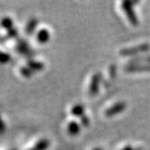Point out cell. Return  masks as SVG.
I'll return each mask as SVG.
<instances>
[{
  "label": "cell",
  "instance_id": "cell-11",
  "mask_svg": "<svg viewBox=\"0 0 150 150\" xmlns=\"http://www.w3.org/2000/svg\"><path fill=\"white\" fill-rule=\"evenodd\" d=\"M144 63H148L149 64H150V56H144V57H139L136 59H132L129 64L130 65L134 64H143Z\"/></svg>",
  "mask_w": 150,
  "mask_h": 150
},
{
  "label": "cell",
  "instance_id": "cell-4",
  "mask_svg": "<svg viewBox=\"0 0 150 150\" xmlns=\"http://www.w3.org/2000/svg\"><path fill=\"white\" fill-rule=\"evenodd\" d=\"M150 50V45L148 43H143L134 48H124L120 51V55L122 56H133L140 53H146Z\"/></svg>",
  "mask_w": 150,
  "mask_h": 150
},
{
  "label": "cell",
  "instance_id": "cell-3",
  "mask_svg": "<svg viewBox=\"0 0 150 150\" xmlns=\"http://www.w3.org/2000/svg\"><path fill=\"white\" fill-rule=\"evenodd\" d=\"M50 142L47 139H38L30 140L22 150H47L49 148Z\"/></svg>",
  "mask_w": 150,
  "mask_h": 150
},
{
  "label": "cell",
  "instance_id": "cell-13",
  "mask_svg": "<svg viewBox=\"0 0 150 150\" xmlns=\"http://www.w3.org/2000/svg\"><path fill=\"white\" fill-rule=\"evenodd\" d=\"M81 123H82V125H83V126H88V124H89V118H88L87 116L85 115H83V116H82L81 117Z\"/></svg>",
  "mask_w": 150,
  "mask_h": 150
},
{
  "label": "cell",
  "instance_id": "cell-1",
  "mask_svg": "<svg viewBox=\"0 0 150 150\" xmlns=\"http://www.w3.org/2000/svg\"><path fill=\"white\" fill-rule=\"evenodd\" d=\"M138 3H139L138 1H135V2H133V1H123L122 3V8H123V11L125 12L129 22L134 26H137L139 24V20H138V17L135 14L133 5H134L135 4H138Z\"/></svg>",
  "mask_w": 150,
  "mask_h": 150
},
{
  "label": "cell",
  "instance_id": "cell-15",
  "mask_svg": "<svg viewBox=\"0 0 150 150\" xmlns=\"http://www.w3.org/2000/svg\"><path fill=\"white\" fill-rule=\"evenodd\" d=\"M122 150H139V149H133L131 146H127V147L123 148Z\"/></svg>",
  "mask_w": 150,
  "mask_h": 150
},
{
  "label": "cell",
  "instance_id": "cell-2",
  "mask_svg": "<svg viewBox=\"0 0 150 150\" xmlns=\"http://www.w3.org/2000/svg\"><path fill=\"white\" fill-rule=\"evenodd\" d=\"M50 37H51V34L48 28L44 27L40 28V26H38L36 30L32 35L33 39H34V41L38 44L47 43L49 41Z\"/></svg>",
  "mask_w": 150,
  "mask_h": 150
},
{
  "label": "cell",
  "instance_id": "cell-16",
  "mask_svg": "<svg viewBox=\"0 0 150 150\" xmlns=\"http://www.w3.org/2000/svg\"><path fill=\"white\" fill-rule=\"evenodd\" d=\"M94 150H102L101 149H99V148H97V149H95Z\"/></svg>",
  "mask_w": 150,
  "mask_h": 150
},
{
  "label": "cell",
  "instance_id": "cell-5",
  "mask_svg": "<svg viewBox=\"0 0 150 150\" xmlns=\"http://www.w3.org/2000/svg\"><path fill=\"white\" fill-rule=\"evenodd\" d=\"M101 78H102V75L99 73H97L92 77L91 83L89 86V93L91 96H94L98 93V89H99V83L101 81Z\"/></svg>",
  "mask_w": 150,
  "mask_h": 150
},
{
  "label": "cell",
  "instance_id": "cell-8",
  "mask_svg": "<svg viewBox=\"0 0 150 150\" xmlns=\"http://www.w3.org/2000/svg\"><path fill=\"white\" fill-rule=\"evenodd\" d=\"M127 72H142V71H150V64H134L129 65L125 68Z\"/></svg>",
  "mask_w": 150,
  "mask_h": 150
},
{
  "label": "cell",
  "instance_id": "cell-10",
  "mask_svg": "<svg viewBox=\"0 0 150 150\" xmlns=\"http://www.w3.org/2000/svg\"><path fill=\"white\" fill-rule=\"evenodd\" d=\"M71 113L76 117H82L84 115V108L82 104H76L71 109Z\"/></svg>",
  "mask_w": 150,
  "mask_h": 150
},
{
  "label": "cell",
  "instance_id": "cell-7",
  "mask_svg": "<svg viewBox=\"0 0 150 150\" xmlns=\"http://www.w3.org/2000/svg\"><path fill=\"white\" fill-rule=\"evenodd\" d=\"M38 24H39V23H38L37 19H35V18L29 19L26 23V24L24 26V28H23L25 34H28V36L32 37L33 33H34V31L36 30V28L38 26Z\"/></svg>",
  "mask_w": 150,
  "mask_h": 150
},
{
  "label": "cell",
  "instance_id": "cell-9",
  "mask_svg": "<svg viewBox=\"0 0 150 150\" xmlns=\"http://www.w3.org/2000/svg\"><path fill=\"white\" fill-rule=\"evenodd\" d=\"M81 128L79 126V124L78 123H76L75 121L70 122L68 125V132L70 135H77L80 132Z\"/></svg>",
  "mask_w": 150,
  "mask_h": 150
},
{
  "label": "cell",
  "instance_id": "cell-12",
  "mask_svg": "<svg viewBox=\"0 0 150 150\" xmlns=\"http://www.w3.org/2000/svg\"><path fill=\"white\" fill-rule=\"evenodd\" d=\"M6 129V123L4 119L3 118L1 112H0V134H2Z\"/></svg>",
  "mask_w": 150,
  "mask_h": 150
},
{
  "label": "cell",
  "instance_id": "cell-14",
  "mask_svg": "<svg viewBox=\"0 0 150 150\" xmlns=\"http://www.w3.org/2000/svg\"><path fill=\"white\" fill-rule=\"evenodd\" d=\"M115 75H116V67H115V65H112L110 67V77L114 78Z\"/></svg>",
  "mask_w": 150,
  "mask_h": 150
},
{
  "label": "cell",
  "instance_id": "cell-6",
  "mask_svg": "<svg viewBox=\"0 0 150 150\" xmlns=\"http://www.w3.org/2000/svg\"><path fill=\"white\" fill-rule=\"evenodd\" d=\"M126 108V103L124 102H119L115 103L113 106L109 108L105 111V115L107 117H112L118 114L119 112H122Z\"/></svg>",
  "mask_w": 150,
  "mask_h": 150
}]
</instances>
